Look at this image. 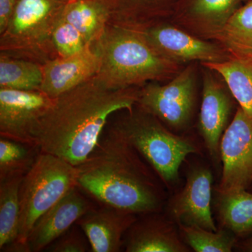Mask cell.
<instances>
[{
  "instance_id": "cell-29",
  "label": "cell",
  "mask_w": 252,
  "mask_h": 252,
  "mask_svg": "<svg viewBox=\"0 0 252 252\" xmlns=\"http://www.w3.org/2000/svg\"><path fill=\"white\" fill-rule=\"evenodd\" d=\"M16 3L17 0H0V34L7 27Z\"/></svg>"
},
{
  "instance_id": "cell-4",
  "label": "cell",
  "mask_w": 252,
  "mask_h": 252,
  "mask_svg": "<svg viewBox=\"0 0 252 252\" xmlns=\"http://www.w3.org/2000/svg\"><path fill=\"white\" fill-rule=\"evenodd\" d=\"M106 127L132 146L168 189L178 183L180 167L187 158L200 152L193 140L172 132L137 104L124 110Z\"/></svg>"
},
{
  "instance_id": "cell-11",
  "label": "cell",
  "mask_w": 252,
  "mask_h": 252,
  "mask_svg": "<svg viewBox=\"0 0 252 252\" xmlns=\"http://www.w3.org/2000/svg\"><path fill=\"white\" fill-rule=\"evenodd\" d=\"M184 188L170 199L169 217L177 225H191L217 231L212 213L213 175L208 167L198 165L187 172Z\"/></svg>"
},
{
  "instance_id": "cell-10",
  "label": "cell",
  "mask_w": 252,
  "mask_h": 252,
  "mask_svg": "<svg viewBox=\"0 0 252 252\" xmlns=\"http://www.w3.org/2000/svg\"><path fill=\"white\" fill-rule=\"evenodd\" d=\"M52 102L40 91L0 89L1 137L36 146L34 131Z\"/></svg>"
},
{
  "instance_id": "cell-20",
  "label": "cell",
  "mask_w": 252,
  "mask_h": 252,
  "mask_svg": "<svg viewBox=\"0 0 252 252\" xmlns=\"http://www.w3.org/2000/svg\"><path fill=\"white\" fill-rule=\"evenodd\" d=\"M24 175L0 179V251L15 252L19 228L20 188Z\"/></svg>"
},
{
  "instance_id": "cell-22",
  "label": "cell",
  "mask_w": 252,
  "mask_h": 252,
  "mask_svg": "<svg viewBox=\"0 0 252 252\" xmlns=\"http://www.w3.org/2000/svg\"><path fill=\"white\" fill-rule=\"evenodd\" d=\"M221 77L239 107L252 115V59L232 56L219 63H202Z\"/></svg>"
},
{
  "instance_id": "cell-13",
  "label": "cell",
  "mask_w": 252,
  "mask_h": 252,
  "mask_svg": "<svg viewBox=\"0 0 252 252\" xmlns=\"http://www.w3.org/2000/svg\"><path fill=\"white\" fill-rule=\"evenodd\" d=\"M94 207L78 186L69 190L36 220L28 235V252L44 251Z\"/></svg>"
},
{
  "instance_id": "cell-9",
  "label": "cell",
  "mask_w": 252,
  "mask_h": 252,
  "mask_svg": "<svg viewBox=\"0 0 252 252\" xmlns=\"http://www.w3.org/2000/svg\"><path fill=\"white\" fill-rule=\"evenodd\" d=\"M222 173L219 193L252 185V115L239 107L220 142Z\"/></svg>"
},
{
  "instance_id": "cell-19",
  "label": "cell",
  "mask_w": 252,
  "mask_h": 252,
  "mask_svg": "<svg viewBox=\"0 0 252 252\" xmlns=\"http://www.w3.org/2000/svg\"><path fill=\"white\" fill-rule=\"evenodd\" d=\"M217 193L215 207L221 228L238 238L252 233V192L248 189Z\"/></svg>"
},
{
  "instance_id": "cell-14",
  "label": "cell",
  "mask_w": 252,
  "mask_h": 252,
  "mask_svg": "<svg viewBox=\"0 0 252 252\" xmlns=\"http://www.w3.org/2000/svg\"><path fill=\"white\" fill-rule=\"evenodd\" d=\"M99 56L94 45L79 54L56 58L42 64L41 92L54 99L97 75Z\"/></svg>"
},
{
  "instance_id": "cell-18",
  "label": "cell",
  "mask_w": 252,
  "mask_h": 252,
  "mask_svg": "<svg viewBox=\"0 0 252 252\" xmlns=\"http://www.w3.org/2000/svg\"><path fill=\"white\" fill-rule=\"evenodd\" d=\"M107 10L109 24L138 29L173 14L178 0H95Z\"/></svg>"
},
{
  "instance_id": "cell-32",
  "label": "cell",
  "mask_w": 252,
  "mask_h": 252,
  "mask_svg": "<svg viewBox=\"0 0 252 252\" xmlns=\"http://www.w3.org/2000/svg\"><path fill=\"white\" fill-rule=\"evenodd\" d=\"M251 59H252V58H251Z\"/></svg>"
},
{
  "instance_id": "cell-2",
  "label": "cell",
  "mask_w": 252,
  "mask_h": 252,
  "mask_svg": "<svg viewBox=\"0 0 252 252\" xmlns=\"http://www.w3.org/2000/svg\"><path fill=\"white\" fill-rule=\"evenodd\" d=\"M93 153L78 167V187L104 205L137 215L160 212L164 184L132 146L106 127Z\"/></svg>"
},
{
  "instance_id": "cell-8",
  "label": "cell",
  "mask_w": 252,
  "mask_h": 252,
  "mask_svg": "<svg viewBox=\"0 0 252 252\" xmlns=\"http://www.w3.org/2000/svg\"><path fill=\"white\" fill-rule=\"evenodd\" d=\"M135 30L157 54L181 65L196 61L223 63L232 57L218 42L202 39L163 21Z\"/></svg>"
},
{
  "instance_id": "cell-30",
  "label": "cell",
  "mask_w": 252,
  "mask_h": 252,
  "mask_svg": "<svg viewBox=\"0 0 252 252\" xmlns=\"http://www.w3.org/2000/svg\"><path fill=\"white\" fill-rule=\"evenodd\" d=\"M240 249L243 252H252V237L243 242L240 245Z\"/></svg>"
},
{
  "instance_id": "cell-23",
  "label": "cell",
  "mask_w": 252,
  "mask_h": 252,
  "mask_svg": "<svg viewBox=\"0 0 252 252\" xmlns=\"http://www.w3.org/2000/svg\"><path fill=\"white\" fill-rule=\"evenodd\" d=\"M215 41L232 56L252 58V0L231 15Z\"/></svg>"
},
{
  "instance_id": "cell-24",
  "label": "cell",
  "mask_w": 252,
  "mask_h": 252,
  "mask_svg": "<svg viewBox=\"0 0 252 252\" xmlns=\"http://www.w3.org/2000/svg\"><path fill=\"white\" fill-rule=\"evenodd\" d=\"M42 64L0 54V89L40 91Z\"/></svg>"
},
{
  "instance_id": "cell-7",
  "label": "cell",
  "mask_w": 252,
  "mask_h": 252,
  "mask_svg": "<svg viewBox=\"0 0 252 252\" xmlns=\"http://www.w3.org/2000/svg\"><path fill=\"white\" fill-rule=\"evenodd\" d=\"M196 67L189 64L167 84L151 81L140 88L137 105L170 129L188 126L196 102Z\"/></svg>"
},
{
  "instance_id": "cell-21",
  "label": "cell",
  "mask_w": 252,
  "mask_h": 252,
  "mask_svg": "<svg viewBox=\"0 0 252 252\" xmlns=\"http://www.w3.org/2000/svg\"><path fill=\"white\" fill-rule=\"evenodd\" d=\"M61 17L77 28L86 42L93 45L109 24L107 10L95 0H68Z\"/></svg>"
},
{
  "instance_id": "cell-3",
  "label": "cell",
  "mask_w": 252,
  "mask_h": 252,
  "mask_svg": "<svg viewBox=\"0 0 252 252\" xmlns=\"http://www.w3.org/2000/svg\"><path fill=\"white\" fill-rule=\"evenodd\" d=\"M94 46L99 56L95 77L111 89L142 87L171 79L182 70L181 64L157 54L132 28L109 24Z\"/></svg>"
},
{
  "instance_id": "cell-5",
  "label": "cell",
  "mask_w": 252,
  "mask_h": 252,
  "mask_svg": "<svg viewBox=\"0 0 252 252\" xmlns=\"http://www.w3.org/2000/svg\"><path fill=\"white\" fill-rule=\"evenodd\" d=\"M68 0H17L0 34V54L44 64L58 58L53 34Z\"/></svg>"
},
{
  "instance_id": "cell-1",
  "label": "cell",
  "mask_w": 252,
  "mask_h": 252,
  "mask_svg": "<svg viewBox=\"0 0 252 252\" xmlns=\"http://www.w3.org/2000/svg\"><path fill=\"white\" fill-rule=\"evenodd\" d=\"M140 88L111 89L94 77L53 99L34 131L36 147L79 166L97 147L110 117L137 104Z\"/></svg>"
},
{
  "instance_id": "cell-17",
  "label": "cell",
  "mask_w": 252,
  "mask_h": 252,
  "mask_svg": "<svg viewBox=\"0 0 252 252\" xmlns=\"http://www.w3.org/2000/svg\"><path fill=\"white\" fill-rule=\"evenodd\" d=\"M241 0H178L173 14L176 21L194 35L216 40Z\"/></svg>"
},
{
  "instance_id": "cell-6",
  "label": "cell",
  "mask_w": 252,
  "mask_h": 252,
  "mask_svg": "<svg viewBox=\"0 0 252 252\" xmlns=\"http://www.w3.org/2000/svg\"><path fill=\"white\" fill-rule=\"evenodd\" d=\"M78 167L56 156L39 153L20 188L19 228L15 252H28L27 240L38 219L78 186Z\"/></svg>"
},
{
  "instance_id": "cell-31",
  "label": "cell",
  "mask_w": 252,
  "mask_h": 252,
  "mask_svg": "<svg viewBox=\"0 0 252 252\" xmlns=\"http://www.w3.org/2000/svg\"><path fill=\"white\" fill-rule=\"evenodd\" d=\"M250 189H251V190H252V185L251 186V187H250Z\"/></svg>"
},
{
  "instance_id": "cell-12",
  "label": "cell",
  "mask_w": 252,
  "mask_h": 252,
  "mask_svg": "<svg viewBox=\"0 0 252 252\" xmlns=\"http://www.w3.org/2000/svg\"><path fill=\"white\" fill-rule=\"evenodd\" d=\"M203 95L198 128L212 160H220V142L226 130L236 102L228 86L219 81L215 72L203 65ZM231 122V121H230Z\"/></svg>"
},
{
  "instance_id": "cell-28",
  "label": "cell",
  "mask_w": 252,
  "mask_h": 252,
  "mask_svg": "<svg viewBox=\"0 0 252 252\" xmlns=\"http://www.w3.org/2000/svg\"><path fill=\"white\" fill-rule=\"evenodd\" d=\"M83 231V230H82ZM91 250V245L85 233L72 225L64 234L53 242L46 249L51 252H85Z\"/></svg>"
},
{
  "instance_id": "cell-15",
  "label": "cell",
  "mask_w": 252,
  "mask_h": 252,
  "mask_svg": "<svg viewBox=\"0 0 252 252\" xmlns=\"http://www.w3.org/2000/svg\"><path fill=\"white\" fill-rule=\"evenodd\" d=\"M157 213L142 215L124 237L127 252H188L190 248L181 236L177 223L168 216Z\"/></svg>"
},
{
  "instance_id": "cell-26",
  "label": "cell",
  "mask_w": 252,
  "mask_h": 252,
  "mask_svg": "<svg viewBox=\"0 0 252 252\" xmlns=\"http://www.w3.org/2000/svg\"><path fill=\"white\" fill-rule=\"evenodd\" d=\"M40 150L36 146L0 139V179L25 175L32 167Z\"/></svg>"
},
{
  "instance_id": "cell-27",
  "label": "cell",
  "mask_w": 252,
  "mask_h": 252,
  "mask_svg": "<svg viewBox=\"0 0 252 252\" xmlns=\"http://www.w3.org/2000/svg\"><path fill=\"white\" fill-rule=\"evenodd\" d=\"M53 44L59 58H67L79 54L89 45H93L88 44L80 32L62 17L55 28Z\"/></svg>"
},
{
  "instance_id": "cell-25",
  "label": "cell",
  "mask_w": 252,
  "mask_h": 252,
  "mask_svg": "<svg viewBox=\"0 0 252 252\" xmlns=\"http://www.w3.org/2000/svg\"><path fill=\"white\" fill-rule=\"evenodd\" d=\"M177 225L185 243L195 252H230L238 245V237L225 228L213 231L191 225Z\"/></svg>"
},
{
  "instance_id": "cell-16",
  "label": "cell",
  "mask_w": 252,
  "mask_h": 252,
  "mask_svg": "<svg viewBox=\"0 0 252 252\" xmlns=\"http://www.w3.org/2000/svg\"><path fill=\"white\" fill-rule=\"evenodd\" d=\"M137 215L102 205L94 207L77 220L85 233L91 252H118L124 246V237Z\"/></svg>"
}]
</instances>
